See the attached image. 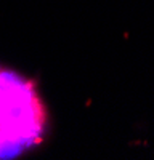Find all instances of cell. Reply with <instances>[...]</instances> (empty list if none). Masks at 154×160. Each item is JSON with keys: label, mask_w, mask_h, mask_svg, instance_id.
Returning a JSON list of instances; mask_svg holds the SVG:
<instances>
[{"label": "cell", "mask_w": 154, "mask_h": 160, "mask_svg": "<svg viewBox=\"0 0 154 160\" xmlns=\"http://www.w3.org/2000/svg\"><path fill=\"white\" fill-rule=\"evenodd\" d=\"M42 128V104L31 82L0 69V158L23 152Z\"/></svg>", "instance_id": "cell-1"}]
</instances>
